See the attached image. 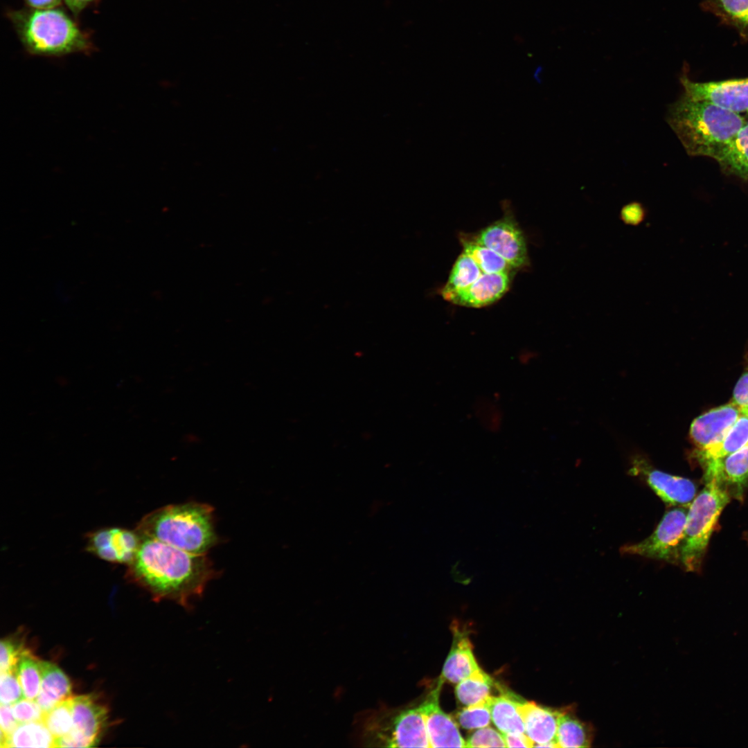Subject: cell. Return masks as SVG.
<instances>
[{
  "label": "cell",
  "instance_id": "ab89813d",
  "mask_svg": "<svg viewBox=\"0 0 748 748\" xmlns=\"http://www.w3.org/2000/svg\"><path fill=\"white\" fill-rule=\"evenodd\" d=\"M506 747H532L534 742L525 733H501Z\"/></svg>",
  "mask_w": 748,
  "mask_h": 748
},
{
  "label": "cell",
  "instance_id": "f35d334b",
  "mask_svg": "<svg viewBox=\"0 0 748 748\" xmlns=\"http://www.w3.org/2000/svg\"><path fill=\"white\" fill-rule=\"evenodd\" d=\"M645 216V209L639 202H634L624 206L621 211V217L627 224H636L642 222Z\"/></svg>",
  "mask_w": 748,
  "mask_h": 748
},
{
  "label": "cell",
  "instance_id": "f1b7e54d",
  "mask_svg": "<svg viewBox=\"0 0 748 748\" xmlns=\"http://www.w3.org/2000/svg\"><path fill=\"white\" fill-rule=\"evenodd\" d=\"M42 661L26 650L17 666V675L26 699L35 700L42 682Z\"/></svg>",
  "mask_w": 748,
  "mask_h": 748
},
{
  "label": "cell",
  "instance_id": "d6986e66",
  "mask_svg": "<svg viewBox=\"0 0 748 748\" xmlns=\"http://www.w3.org/2000/svg\"><path fill=\"white\" fill-rule=\"evenodd\" d=\"M41 666V687L35 700L46 713L71 697V684L67 676L56 665L42 661Z\"/></svg>",
  "mask_w": 748,
  "mask_h": 748
},
{
  "label": "cell",
  "instance_id": "30bf717a",
  "mask_svg": "<svg viewBox=\"0 0 748 748\" xmlns=\"http://www.w3.org/2000/svg\"><path fill=\"white\" fill-rule=\"evenodd\" d=\"M73 728L57 739V747H91L98 742L105 725L107 709L94 696L83 695L72 697Z\"/></svg>",
  "mask_w": 748,
  "mask_h": 748
},
{
  "label": "cell",
  "instance_id": "6da1fadb",
  "mask_svg": "<svg viewBox=\"0 0 748 748\" xmlns=\"http://www.w3.org/2000/svg\"><path fill=\"white\" fill-rule=\"evenodd\" d=\"M127 567L125 576L155 599L170 600L186 608L217 574L206 554L189 553L152 538H142Z\"/></svg>",
  "mask_w": 748,
  "mask_h": 748
},
{
  "label": "cell",
  "instance_id": "cb8c5ba5",
  "mask_svg": "<svg viewBox=\"0 0 748 748\" xmlns=\"http://www.w3.org/2000/svg\"><path fill=\"white\" fill-rule=\"evenodd\" d=\"M55 739L43 721L19 723L3 747H55Z\"/></svg>",
  "mask_w": 748,
  "mask_h": 748
},
{
  "label": "cell",
  "instance_id": "52a82bcc",
  "mask_svg": "<svg viewBox=\"0 0 748 748\" xmlns=\"http://www.w3.org/2000/svg\"><path fill=\"white\" fill-rule=\"evenodd\" d=\"M472 239L494 251L514 269L528 264L525 236L509 211L502 217L481 229Z\"/></svg>",
  "mask_w": 748,
  "mask_h": 748
},
{
  "label": "cell",
  "instance_id": "60d3db41",
  "mask_svg": "<svg viewBox=\"0 0 748 748\" xmlns=\"http://www.w3.org/2000/svg\"><path fill=\"white\" fill-rule=\"evenodd\" d=\"M68 8L75 16L98 0H64Z\"/></svg>",
  "mask_w": 748,
  "mask_h": 748
},
{
  "label": "cell",
  "instance_id": "e575fe53",
  "mask_svg": "<svg viewBox=\"0 0 748 748\" xmlns=\"http://www.w3.org/2000/svg\"><path fill=\"white\" fill-rule=\"evenodd\" d=\"M26 650L15 642L3 639L0 646V670L7 672L17 670L19 660Z\"/></svg>",
  "mask_w": 748,
  "mask_h": 748
},
{
  "label": "cell",
  "instance_id": "8fae6325",
  "mask_svg": "<svg viewBox=\"0 0 748 748\" xmlns=\"http://www.w3.org/2000/svg\"><path fill=\"white\" fill-rule=\"evenodd\" d=\"M681 83L684 94L691 98L706 100L737 114L748 112V78L702 82L683 75Z\"/></svg>",
  "mask_w": 748,
  "mask_h": 748
},
{
  "label": "cell",
  "instance_id": "603a6c76",
  "mask_svg": "<svg viewBox=\"0 0 748 748\" xmlns=\"http://www.w3.org/2000/svg\"><path fill=\"white\" fill-rule=\"evenodd\" d=\"M748 443V410L742 413L732 427L715 445L702 450L697 455L702 463L722 458L732 454Z\"/></svg>",
  "mask_w": 748,
  "mask_h": 748
},
{
  "label": "cell",
  "instance_id": "9a60e30c",
  "mask_svg": "<svg viewBox=\"0 0 748 748\" xmlns=\"http://www.w3.org/2000/svg\"><path fill=\"white\" fill-rule=\"evenodd\" d=\"M512 273H483L466 287L454 292L445 300L461 306L481 308L500 299L508 290Z\"/></svg>",
  "mask_w": 748,
  "mask_h": 748
},
{
  "label": "cell",
  "instance_id": "7402d4cb",
  "mask_svg": "<svg viewBox=\"0 0 748 748\" xmlns=\"http://www.w3.org/2000/svg\"><path fill=\"white\" fill-rule=\"evenodd\" d=\"M592 739L591 727L578 718L571 706L561 710L556 733L558 747H589Z\"/></svg>",
  "mask_w": 748,
  "mask_h": 748
},
{
  "label": "cell",
  "instance_id": "3957f363",
  "mask_svg": "<svg viewBox=\"0 0 748 748\" xmlns=\"http://www.w3.org/2000/svg\"><path fill=\"white\" fill-rule=\"evenodd\" d=\"M214 509L199 502L170 504L145 515L136 531L185 551L206 554L218 542Z\"/></svg>",
  "mask_w": 748,
  "mask_h": 748
},
{
  "label": "cell",
  "instance_id": "e0dca14e",
  "mask_svg": "<svg viewBox=\"0 0 748 748\" xmlns=\"http://www.w3.org/2000/svg\"><path fill=\"white\" fill-rule=\"evenodd\" d=\"M705 464V474L716 476L731 495L742 498L748 487V443L732 454Z\"/></svg>",
  "mask_w": 748,
  "mask_h": 748
},
{
  "label": "cell",
  "instance_id": "83f0119b",
  "mask_svg": "<svg viewBox=\"0 0 748 748\" xmlns=\"http://www.w3.org/2000/svg\"><path fill=\"white\" fill-rule=\"evenodd\" d=\"M711 11L748 36V0H706Z\"/></svg>",
  "mask_w": 748,
  "mask_h": 748
},
{
  "label": "cell",
  "instance_id": "484cf974",
  "mask_svg": "<svg viewBox=\"0 0 748 748\" xmlns=\"http://www.w3.org/2000/svg\"><path fill=\"white\" fill-rule=\"evenodd\" d=\"M463 251L477 264L483 273H512L514 269L501 256L472 238L461 237Z\"/></svg>",
  "mask_w": 748,
  "mask_h": 748
},
{
  "label": "cell",
  "instance_id": "836d02e7",
  "mask_svg": "<svg viewBox=\"0 0 748 748\" xmlns=\"http://www.w3.org/2000/svg\"><path fill=\"white\" fill-rule=\"evenodd\" d=\"M465 747H506L501 733L490 727L479 728L465 741Z\"/></svg>",
  "mask_w": 748,
  "mask_h": 748
},
{
  "label": "cell",
  "instance_id": "44dd1931",
  "mask_svg": "<svg viewBox=\"0 0 748 748\" xmlns=\"http://www.w3.org/2000/svg\"><path fill=\"white\" fill-rule=\"evenodd\" d=\"M715 159L725 173L748 179V123L745 124Z\"/></svg>",
  "mask_w": 748,
  "mask_h": 748
},
{
  "label": "cell",
  "instance_id": "8d00e7d4",
  "mask_svg": "<svg viewBox=\"0 0 748 748\" xmlns=\"http://www.w3.org/2000/svg\"><path fill=\"white\" fill-rule=\"evenodd\" d=\"M1 747H3L7 737L17 728L19 722L16 719L12 705L1 704Z\"/></svg>",
  "mask_w": 748,
  "mask_h": 748
},
{
  "label": "cell",
  "instance_id": "9c48e42d",
  "mask_svg": "<svg viewBox=\"0 0 748 748\" xmlns=\"http://www.w3.org/2000/svg\"><path fill=\"white\" fill-rule=\"evenodd\" d=\"M628 472L632 476L642 478L668 505L686 507L696 496V486L691 480L655 468L641 454H637L632 458Z\"/></svg>",
  "mask_w": 748,
  "mask_h": 748
},
{
  "label": "cell",
  "instance_id": "5bb4252c",
  "mask_svg": "<svg viewBox=\"0 0 748 748\" xmlns=\"http://www.w3.org/2000/svg\"><path fill=\"white\" fill-rule=\"evenodd\" d=\"M742 413V409L730 402L713 408L692 422L689 434L698 450L718 443L732 427Z\"/></svg>",
  "mask_w": 748,
  "mask_h": 748
},
{
  "label": "cell",
  "instance_id": "4316f807",
  "mask_svg": "<svg viewBox=\"0 0 748 748\" xmlns=\"http://www.w3.org/2000/svg\"><path fill=\"white\" fill-rule=\"evenodd\" d=\"M493 680L481 668L457 683L455 693L457 700L465 706H470L490 696Z\"/></svg>",
  "mask_w": 748,
  "mask_h": 748
},
{
  "label": "cell",
  "instance_id": "d4e9b609",
  "mask_svg": "<svg viewBox=\"0 0 748 748\" xmlns=\"http://www.w3.org/2000/svg\"><path fill=\"white\" fill-rule=\"evenodd\" d=\"M482 274L475 261L463 251L455 260L447 280L440 290V294L445 298L463 289L475 281Z\"/></svg>",
  "mask_w": 748,
  "mask_h": 748
},
{
  "label": "cell",
  "instance_id": "7a4b0ae2",
  "mask_svg": "<svg viewBox=\"0 0 748 748\" xmlns=\"http://www.w3.org/2000/svg\"><path fill=\"white\" fill-rule=\"evenodd\" d=\"M666 121L689 155L714 159L746 123L739 114L684 94L670 106Z\"/></svg>",
  "mask_w": 748,
  "mask_h": 748
},
{
  "label": "cell",
  "instance_id": "8992f818",
  "mask_svg": "<svg viewBox=\"0 0 748 748\" xmlns=\"http://www.w3.org/2000/svg\"><path fill=\"white\" fill-rule=\"evenodd\" d=\"M688 510L679 506L668 510L655 531L640 542L623 546L622 553L636 555L668 562L679 560Z\"/></svg>",
  "mask_w": 748,
  "mask_h": 748
},
{
  "label": "cell",
  "instance_id": "7c38bea8",
  "mask_svg": "<svg viewBox=\"0 0 748 748\" xmlns=\"http://www.w3.org/2000/svg\"><path fill=\"white\" fill-rule=\"evenodd\" d=\"M141 541L136 531L105 528L87 534L86 549L101 560L128 565L134 559Z\"/></svg>",
  "mask_w": 748,
  "mask_h": 748
},
{
  "label": "cell",
  "instance_id": "ba28073f",
  "mask_svg": "<svg viewBox=\"0 0 748 748\" xmlns=\"http://www.w3.org/2000/svg\"><path fill=\"white\" fill-rule=\"evenodd\" d=\"M375 742L388 747H430L424 718L418 706L380 720L373 730Z\"/></svg>",
  "mask_w": 748,
  "mask_h": 748
},
{
  "label": "cell",
  "instance_id": "74e56055",
  "mask_svg": "<svg viewBox=\"0 0 748 748\" xmlns=\"http://www.w3.org/2000/svg\"><path fill=\"white\" fill-rule=\"evenodd\" d=\"M731 402L741 409L748 410V369L737 382L733 391Z\"/></svg>",
  "mask_w": 748,
  "mask_h": 748
},
{
  "label": "cell",
  "instance_id": "277c9868",
  "mask_svg": "<svg viewBox=\"0 0 748 748\" xmlns=\"http://www.w3.org/2000/svg\"><path fill=\"white\" fill-rule=\"evenodd\" d=\"M7 17L31 55L60 57L93 50L89 34L61 8L11 10Z\"/></svg>",
  "mask_w": 748,
  "mask_h": 748
},
{
  "label": "cell",
  "instance_id": "2e32d148",
  "mask_svg": "<svg viewBox=\"0 0 748 748\" xmlns=\"http://www.w3.org/2000/svg\"><path fill=\"white\" fill-rule=\"evenodd\" d=\"M525 729V734L534 742V747H558L556 733L561 710H554L523 701L519 706Z\"/></svg>",
  "mask_w": 748,
  "mask_h": 748
},
{
  "label": "cell",
  "instance_id": "ac0fdd59",
  "mask_svg": "<svg viewBox=\"0 0 748 748\" xmlns=\"http://www.w3.org/2000/svg\"><path fill=\"white\" fill-rule=\"evenodd\" d=\"M452 649L446 659L440 677L457 684L470 676L479 667L472 653L469 638L455 631Z\"/></svg>",
  "mask_w": 748,
  "mask_h": 748
},
{
  "label": "cell",
  "instance_id": "5b68a950",
  "mask_svg": "<svg viewBox=\"0 0 748 748\" xmlns=\"http://www.w3.org/2000/svg\"><path fill=\"white\" fill-rule=\"evenodd\" d=\"M705 486L688 509L679 560L688 571H697L718 518L731 495L715 475L705 474Z\"/></svg>",
  "mask_w": 748,
  "mask_h": 748
},
{
  "label": "cell",
  "instance_id": "1f68e13d",
  "mask_svg": "<svg viewBox=\"0 0 748 748\" xmlns=\"http://www.w3.org/2000/svg\"><path fill=\"white\" fill-rule=\"evenodd\" d=\"M490 696L480 702L467 706L457 713L456 718L461 727L470 730L485 727L490 724Z\"/></svg>",
  "mask_w": 748,
  "mask_h": 748
},
{
  "label": "cell",
  "instance_id": "b9f144b4",
  "mask_svg": "<svg viewBox=\"0 0 748 748\" xmlns=\"http://www.w3.org/2000/svg\"><path fill=\"white\" fill-rule=\"evenodd\" d=\"M28 8L34 9H50L57 8L62 0H24Z\"/></svg>",
  "mask_w": 748,
  "mask_h": 748
},
{
  "label": "cell",
  "instance_id": "4fadbf2b",
  "mask_svg": "<svg viewBox=\"0 0 748 748\" xmlns=\"http://www.w3.org/2000/svg\"><path fill=\"white\" fill-rule=\"evenodd\" d=\"M440 677L436 688L419 707L425 720L430 747H465L456 724L444 713L438 704V696L443 682Z\"/></svg>",
  "mask_w": 748,
  "mask_h": 748
},
{
  "label": "cell",
  "instance_id": "4dcf8cb0",
  "mask_svg": "<svg viewBox=\"0 0 748 748\" xmlns=\"http://www.w3.org/2000/svg\"><path fill=\"white\" fill-rule=\"evenodd\" d=\"M474 412L481 425L490 432L500 430L504 420V413L497 402L490 398H483L476 401Z\"/></svg>",
  "mask_w": 748,
  "mask_h": 748
},
{
  "label": "cell",
  "instance_id": "d6a6232c",
  "mask_svg": "<svg viewBox=\"0 0 748 748\" xmlns=\"http://www.w3.org/2000/svg\"><path fill=\"white\" fill-rule=\"evenodd\" d=\"M24 698L18 678L17 669L1 673L0 701L1 704L12 705Z\"/></svg>",
  "mask_w": 748,
  "mask_h": 748
},
{
  "label": "cell",
  "instance_id": "ffe728a7",
  "mask_svg": "<svg viewBox=\"0 0 748 748\" xmlns=\"http://www.w3.org/2000/svg\"><path fill=\"white\" fill-rule=\"evenodd\" d=\"M499 696H490L489 707L491 720L501 733H525L524 724L519 711L524 701L513 693L501 691Z\"/></svg>",
  "mask_w": 748,
  "mask_h": 748
},
{
  "label": "cell",
  "instance_id": "7bdbcfd3",
  "mask_svg": "<svg viewBox=\"0 0 748 748\" xmlns=\"http://www.w3.org/2000/svg\"><path fill=\"white\" fill-rule=\"evenodd\" d=\"M536 354L533 351L525 350L517 355V360L522 365H528L536 357Z\"/></svg>",
  "mask_w": 748,
  "mask_h": 748
},
{
  "label": "cell",
  "instance_id": "d590c367",
  "mask_svg": "<svg viewBox=\"0 0 748 748\" xmlns=\"http://www.w3.org/2000/svg\"><path fill=\"white\" fill-rule=\"evenodd\" d=\"M13 713L19 723L42 721L44 712L36 700L23 698L12 705Z\"/></svg>",
  "mask_w": 748,
  "mask_h": 748
},
{
  "label": "cell",
  "instance_id": "f546056e",
  "mask_svg": "<svg viewBox=\"0 0 748 748\" xmlns=\"http://www.w3.org/2000/svg\"><path fill=\"white\" fill-rule=\"evenodd\" d=\"M72 697L60 702L44 713L42 721L55 740L67 735L73 728Z\"/></svg>",
  "mask_w": 748,
  "mask_h": 748
}]
</instances>
